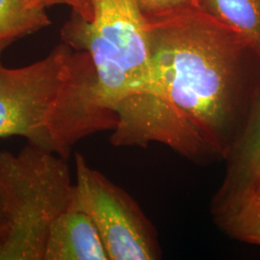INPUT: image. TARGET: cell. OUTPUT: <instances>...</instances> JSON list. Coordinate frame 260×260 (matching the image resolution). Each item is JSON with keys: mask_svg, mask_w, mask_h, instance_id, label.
I'll use <instances>...</instances> for the list:
<instances>
[{"mask_svg": "<svg viewBox=\"0 0 260 260\" xmlns=\"http://www.w3.org/2000/svg\"><path fill=\"white\" fill-rule=\"evenodd\" d=\"M147 27L149 82L115 105L112 145L159 144L199 165L226 160L254 104L243 86V61L252 52L203 8Z\"/></svg>", "mask_w": 260, "mask_h": 260, "instance_id": "cell-1", "label": "cell"}, {"mask_svg": "<svg viewBox=\"0 0 260 260\" xmlns=\"http://www.w3.org/2000/svg\"><path fill=\"white\" fill-rule=\"evenodd\" d=\"M9 46L0 44V138L21 137L69 159L79 141L114 129L116 114L98 92L86 52L62 42L35 63L8 68L3 53Z\"/></svg>", "mask_w": 260, "mask_h": 260, "instance_id": "cell-2", "label": "cell"}, {"mask_svg": "<svg viewBox=\"0 0 260 260\" xmlns=\"http://www.w3.org/2000/svg\"><path fill=\"white\" fill-rule=\"evenodd\" d=\"M68 159L27 144L0 151V214L5 237L0 260H44L56 218L75 194Z\"/></svg>", "mask_w": 260, "mask_h": 260, "instance_id": "cell-3", "label": "cell"}, {"mask_svg": "<svg viewBox=\"0 0 260 260\" xmlns=\"http://www.w3.org/2000/svg\"><path fill=\"white\" fill-rule=\"evenodd\" d=\"M89 19L72 14L61 29L62 42L86 52L104 104H116L148 85L150 51L147 20L136 0H91Z\"/></svg>", "mask_w": 260, "mask_h": 260, "instance_id": "cell-4", "label": "cell"}, {"mask_svg": "<svg viewBox=\"0 0 260 260\" xmlns=\"http://www.w3.org/2000/svg\"><path fill=\"white\" fill-rule=\"evenodd\" d=\"M75 194L99 230L109 260H154L161 256L154 226L124 190L76 152Z\"/></svg>", "mask_w": 260, "mask_h": 260, "instance_id": "cell-5", "label": "cell"}, {"mask_svg": "<svg viewBox=\"0 0 260 260\" xmlns=\"http://www.w3.org/2000/svg\"><path fill=\"white\" fill-rule=\"evenodd\" d=\"M44 260H109L99 230L76 194L50 228Z\"/></svg>", "mask_w": 260, "mask_h": 260, "instance_id": "cell-6", "label": "cell"}, {"mask_svg": "<svg viewBox=\"0 0 260 260\" xmlns=\"http://www.w3.org/2000/svg\"><path fill=\"white\" fill-rule=\"evenodd\" d=\"M211 213L224 233L237 240L260 246V203L249 193L217 192Z\"/></svg>", "mask_w": 260, "mask_h": 260, "instance_id": "cell-7", "label": "cell"}, {"mask_svg": "<svg viewBox=\"0 0 260 260\" xmlns=\"http://www.w3.org/2000/svg\"><path fill=\"white\" fill-rule=\"evenodd\" d=\"M226 174L218 191L232 192L246 185L260 166V93L238 142L226 158Z\"/></svg>", "mask_w": 260, "mask_h": 260, "instance_id": "cell-8", "label": "cell"}, {"mask_svg": "<svg viewBox=\"0 0 260 260\" xmlns=\"http://www.w3.org/2000/svg\"><path fill=\"white\" fill-rule=\"evenodd\" d=\"M202 8L233 29L260 58V0H203Z\"/></svg>", "mask_w": 260, "mask_h": 260, "instance_id": "cell-9", "label": "cell"}, {"mask_svg": "<svg viewBox=\"0 0 260 260\" xmlns=\"http://www.w3.org/2000/svg\"><path fill=\"white\" fill-rule=\"evenodd\" d=\"M50 24L47 8L35 0H0V44L12 45Z\"/></svg>", "mask_w": 260, "mask_h": 260, "instance_id": "cell-10", "label": "cell"}, {"mask_svg": "<svg viewBox=\"0 0 260 260\" xmlns=\"http://www.w3.org/2000/svg\"><path fill=\"white\" fill-rule=\"evenodd\" d=\"M147 21L169 19L183 13L201 9L203 0H136Z\"/></svg>", "mask_w": 260, "mask_h": 260, "instance_id": "cell-11", "label": "cell"}, {"mask_svg": "<svg viewBox=\"0 0 260 260\" xmlns=\"http://www.w3.org/2000/svg\"><path fill=\"white\" fill-rule=\"evenodd\" d=\"M35 2L47 9L56 5H66L73 9V14L81 17L82 19H88L89 17H91V0H35Z\"/></svg>", "mask_w": 260, "mask_h": 260, "instance_id": "cell-12", "label": "cell"}, {"mask_svg": "<svg viewBox=\"0 0 260 260\" xmlns=\"http://www.w3.org/2000/svg\"><path fill=\"white\" fill-rule=\"evenodd\" d=\"M232 192H247L260 203V166L257 168V170L252 175L251 179L246 185L239 190H235ZM219 193H222V192H219ZM225 193H231V192H225Z\"/></svg>", "mask_w": 260, "mask_h": 260, "instance_id": "cell-13", "label": "cell"}, {"mask_svg": "<svg viewBox=\"0 0 260 260\" xmlns=\"http://www.w3.org/2000/svg\"><path fill=\"white\" fill-rule=\"evenodd\" d=\"M4 237H5V230H4V224H3V221H2V217L0 214V249L3 245L4 242Z\"/></svg>", "mask_w": 260, "mask_h": 260, "instance_id": "cell-14", "label": "cell"}]
</instances>
